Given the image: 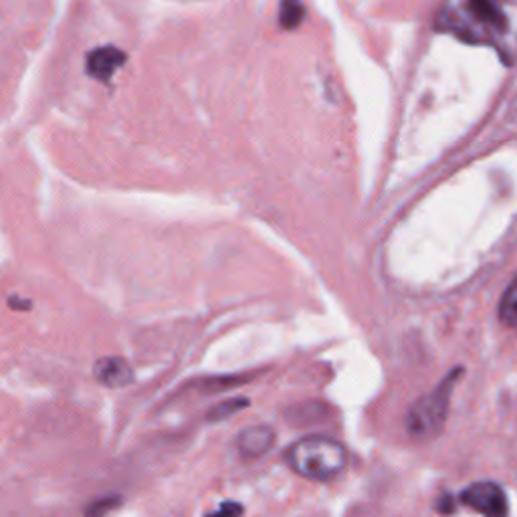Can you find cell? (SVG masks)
<instances>
[{
    "instance_id": "obj_7",
    "label": "cell",
    "mask_w": 517,
    "mask_h": 517,
    "mask_svg": "<svg viewBox=\"0 0 517 517\" xmlns=\"http://www.w3.org/2000/svg\"><path fill=\"white\" fill-rule=\"evenodd\" d=\"M124 61L126 55L118 47H100L87 57V71L95 79L110 81L113 73L124 65Z\"/></svg>"
},
{
    "instance_id": "obj_11",
    "label": "cell",
    "mask_w": 517,
    "mask_h": 517,
    "mask_svg": "<svg viewBox=\"0 0 517 517\" xmlns=\"http://www.w3.org/2000/svg\"><path fill=\"white\" fill-rule=\"evenodd\" d=\"M120 502H121L120 497H103L97 504L87 507L85 517H103V515H108L110 512L116 510V507L120 505Z\"/></svg>"
},
{
    "instance_id": "obj_9",
    "label": "cell",
    "mask_w": 517,
    "mask_h": 517,
    "mask_svg": "<svg viewBox=\"0 0 517 517\" xmlns=\"http://www.w3.org/2000/svg\"><path fill=\"white\" fill-rule=\"evenodd\" d=\"M499 319L507 327H517V275L505 290L502 303H499Z\"/></svg>"
},
{
    "instance_id": "obj_2",
    "label": "cell",
    "mask_w": 517,
    "mask_h": 517,
    "mask_svg": "<svg viewBox=\"0 0 517 517\" xmlns=\"http://www.w3.org/2000/svg\"><path fill=\"white\" fill-rule=\"evenodd\" d=\"M287 463L306 479L327 481L346 469L348 453L342 442L322 434L299 439L287 449Z\"/></svg>"
},
{
    "instance_id": "obj_3",
    "label": "cell",
    "mask_w": 517,
    "mask_h": 517,
    "mask_svg": "<svg viewBox=\"0 0 517 517\" xmlns=\"http://www.w3.org/2000/svg\"><path fill=\"white\" fill-rule=\"evenodd\" d=\"M461 372L463 370L450 372L447 379L429 394V397L418 400L416 405L410 408L406 424L408 431L413 432L414 437L431 439L442 429V424H445L449 414L450 397H453V388Z\"/></svg>"
},
{
    "instance_id": "obj_10",
    "label": "cell",
    "mask_w": 517,
    "mask_h": 517,
    "mask_svg": "<svg viewBox=\"0 0 517 517\" xmlns=\"http://www.w3.org/2000/svg\"><path fill=\"white\" fill-rule=\"evenodd\" d=\"M303 21V6L299 0H283L281 8V24L285 29L299 27Z\"/></svg>"
},
{
    "instance_id": "obj_6",
    "label": "cell",
    "mask_w": 517,
    "mask_h": 517,
    "mask_svg": "<svg viewBox=\"0 0 517 517\" xmlns=\"http://www.w3.org/2000/svg\"><path fill=\"white\" fill-rule=\"evenodd\" d=\"M94 376L105 388H124L134 382V368L124 358L108 356L97 360L94 366Z\"/></svg>"
},
{
    "instance_id": "obj_1",
    "label": "cell",
    "mask_w": 517,
    "mask_h": 517,
    "mask_svg": "<svg viewBox=\"0 0 517 517\" xmlns=\"http://www.w3.org/2000/svg\"><path fill=\"white\" fill-rule=\"evenodd\" d=\"M437 27L465 43L495 49L507 65L517 59V0H447Z\"/></svg>"
},
{
    "instance_id": "obj_12",
    "label": "cell",
    "mask_w": 517,
    "mask_h": 517,
    "mask_svg": "<svg viewBox=\"0 0 517 517\" xmlns=\"http://www.w3.org/2000/svg\"><path fill=\"white\" fill-rule=\"evenodd\" d=\"M243 515V505L235 502H225L218 507L217 512L207 513L204 517H241Z\"/></svg>"
},
{
    "instance_id": "obj_5",
    "label": "cell",
    "mask_w": 517,
    "mask_h": 517,
    "mask_svg": "<svg viewBox=\"0 0 517 517\" xmlns=\"http://www.w3.org/2000/svg\"><path fill=\"white\" fill-rule=\"evenodd\" d=\"M275 439V431L267 424L247 426V429L239 432V437L235 441L236 453H239L245 461H257V459L265 457L269 450L273 449Z\"/></svg>"
},
{
    "instance_id": "obj_4",
    "label": "cell",
    "mask_w": 517,
    "mask_h": 517,
    "mask_svg": "<svg viewBox=\"0 0 517 517\" xmlns=\"http://www.w3.org/2000/svg\"><path fill=\"white\" fill-rule=\"evenodd\" d=\"M461 502L483 517H510V504H507L504 489L495 483H473L461 494Z\"/></svg>"
},
{
    "instance_id": "obj_8",
    "label": "cell",
    "mask_w": 517,
    "mask_h": 517,
    "mask_svg": "<svg viewBox=\"0 0 517 517\" xmlns=\"http://www.w3.org/2000/svg\"><path fill=\"white\" fill-rule=\"evenodd\" d=\"M247 406H251V400L245 398V397H233V398H227L223 402H218L217 406H212L207 414V421L209 423H220V421H227V418H231L235 414H239L241 410H245Z\"/></svg>"
},
{
    "instance_id": "obj_13",
    "label": "cell",
    "mask_w": 517,
    "mask_h": 517,
    "mask_svg": "<svg viewBox=\"0 0 517 517\" xmlns=\"http://www.w3.org/2000/svg\"><path fill=\"white\" fill-rule=\"evenodd\" d=\"M8 306H11L13 309L22 311V309H29V308H31V301H29V299H22V298H16V295H11V298H8Z\"/></svg>"
}]
</instances>
